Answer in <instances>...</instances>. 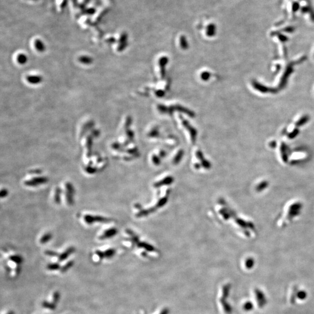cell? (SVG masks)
Listing matches in <instances>:
<instances>
[{"label":"cell","instance_id":"obj_5","mask_svg":"<svg viewBox=\"0 0 314 314\" xmlns=\"http://www.w3.org/2000/svg\"><path fill=\"white\" fill-rule=\"evenodd\" d=\"M216 28L215 24L211 23L209 24L207 28V34L209 37H212L215 36L216 33Z\"/></svg>","mask_w":314,"mask_h":314},{"label":"cell","instance_id":"obj_1","mask_svg":"<svg viewBox=\"0 0 314 314\" xmlns=\"http://www.w3.org/2000/svg\"><path fill=\"white\" fill-rule=\"evenodd\" d=\"M303 204L298 200L289 201L284 206L282 214L279 218L278 225L280 227H284L298 219L302 213Z\"/></svg>","mask_w":314,"mask_h":314},{"label":"cell","instance_id":"obj_2","mask_svg":"<svg viewBox=\"0 0 314 314\" xmlns=\"http://www.w3.org/2000/svg\"><path fill=\"white\" fill-rule=\"evenodd\" d=\"M269 187V183L266 179L258 180L254 185V190L257 193L261 194L265 191Z\"/></svg>","mask_w":314,"mask_h":314},{"label":"cell","instance_id":"obj_16","mask_svg":"<svg viewBox=\"0 0 314 314\" xmlns=\"http://www.w3.org/2000/svg\"><path fill=\"white\" fill-rule=\"evenodd\" d=\"M96 254H97V255H98V257L100 258V259L102 260L103 259V258L105 257V254H104V253L100 251V250H98V251H96Z\"/></svg>","mask_w":314,"mask_h":314},{"label":"cell","instance_id":"obj_10","mask_svg":"<svg viewBox=\"0 0 314 314\" xmlns=\"http://www.w3.org/2000/svg\"><path fill=\"white\" fill-rule=\"evenodd\" d=\"M60 297H61L60 293H59L58 291H55V292L54 293V294H53V297H52L53 302L55 303V304H57L58 302L59 301Z\"/></svg>","mask_w":314,"mask_h":314},{"label":"cell","instance_id":"obj_11","mask_svg":"<svg viewBox=\"0 0 314 314\" xmlns=\"http://www.w3.org/2000/svg\"><path fill=\"white\" fill-rule=\"evenodd\" d=\"M115 251L114 249H109L108 250H106L104 252L105 257L107 258H111L115 255Z\"/></svg>","mask_w":314,"mask_h":314},{"label":"cell","instance_id":"obj_12","mask_svg":"<svg viewBox=\"0 0 314 314\" xmlns=\"http://www.w3.org/2000/svg\"><path fill=\"white\" fill-rule=\"evenodd\" d=\"M116 233V231L115 230H113V229H111V230H109L107 231H106L104 234V235H103V236L104 238H109V237H111L112 235L115 234Z\"/></svg>","mask_w":314,"mask_h":314},{"label":"cell","instance_id":"obj_7","mask_svg":"<svg viewBox=\"0 0 314 314\" xmlns=\"http://www.w3.org/2000/svg\"><path fill=\"white\" fill-rule=\"evenodd\" d=\"M73 265H74V262L73 261H70L67 262L65 265H64L62 267H61V272L62 273H65L69 269H70L73 266Z\"/></svg>","mask_w":314,"mask_h":314},{"label":"cell","instance_id":"obj_18","mask_svg":"<svg viewBox=\"0 0 314 314\" xmlns=\"http://www.w3.org/2000/svg\"><path fill=\"white\" fill-rule=\"evenodd\" d=\"M298 295H298V297L299 298H301V299H302H302L304 298L305 297V296H306V295H305V293L304 292H303V291H302V292H300V293H299Z\"/></svg>","mask_w":314,"mask_h":314},{"label":"cell","instance_id":"obj_3","mask_svg":"<svg viewBox=\"0 0 314 314\" xmlns=\"http://www.w3.org/2000/svg\"><path fill=\"white\" fill-rule=\"evenodd\" d=\"M74 251V249L73 247H70L67 249L65 252H63L62 254L59 255L58 257V261L59 262H62L66 259L67 258V257L71 255L73 252Z\"/></svg>","mask_w":314,"mask_h":314},{"label":"cell","instance_id":"obj_20","mask_svg":"<svg viewBox=\"0 0 314 314\" xmlns=\"http://www.w3.org/2000/svg\"><path fill=\"white\" fill-rule=\"evenodd\" d=\"M20 271H21V267H20L19 266H17V269H16V273H17V274L19 273Z\"/></svg>","mask_w":314,"mask_h":314},{"label":"cell","instance_id":"obj_13","mask_svg":"<svg viewBox=\"0 0 314 314\" xmlns=\"http://www.w3.org/2000/svg\"><path fill=\"white\" fill-rule=\"evenodd\" d=\"M180 42L181 45H182L183 47H186V46L187 45V39H186V38L185 37V36H182L180 37Z\"/></svg>","mask_w":314,"mask_h":314},{"label":"cell","instance_id":"obj_14","mask_svg":"<svg viewBox=\"0 0 314 314\" xmlns=\"http://www.w3.org/2000/svg\"><path fill=\"white\" fill-rule=\"evenodd\" d=\"M50 238H51V235L50 234H45L44 236L41 240V243H45L47 242Z\"/></svg>","mask_w":314,"mask_h":314},{"label":"cell","instance_id":"obj_6","mask_svg":"<svg viewBox=\"0 0 314 314\" xmlns=\"http://www.w3.org/2000/svg\"><path fill=\"white\" fill-rule=\"evenodd\" d=\"M56 304H55L53 302H48V301H44L42 302L43 307H44V308L49 309L50 310H55L56 309Z\"/></svg>","mask_w":314,"mask_h":314},{"label":"cell","instance_id":"obj_17","mask_svg":"<svg viewBox=\"0 0 314 314\" xmlns=\"http://www.w3.org/2000/svg\"><path fill=\"white\" fill-rule=\"evenodd\" d=\"M26 58L24 55H21L18 57V60L19 62H24L26 61Z\"/></svg>","mask_w":314,"mask_h":314},{"label":"cell","instance_id":"obj_19","mask_svg":"<svg viewBox=\"0 0 314 314\" xmlns=\"http://www.w3.org/2000/svg\"><path fill=\"white\" fill-rule=\"evenodd\" d=\"M7 191L6 190H3V191H1V197H3L4 195L6 196H7Z\"/></svg>","mask_w":314,"mask_h":314},{"label":"cell","instance_id":"obj_9","mask_svg":"<svg viewBox=\"0 0 314 314\" xmlns=\"http://www.w3.org/2000/svg\"><path fill=\"white\" fill-rule=\"evenodd\" d=\"M10 259L12 262H15V264H18V265L21 264L22 262V261H23L22 258L21 256H19V255H12V256L10 257Z\"/></svg>","mask_w":314,"mask_h":314},{"label":"cell","instance_id":"obj_8","mask_svg":"<svg viewBox=\"0 0 314 314\" xmlns=\"http://www.w3.org/2000/svg\"><path fill=\"white\" fill-rule=\"evenodd\" d=\"M47 268L50 271H57L61 269V267L58 263H53L48 264V265L47 266Z\"/></svg>","mask_w":314,"mask_h":314},{"label":"cell","instance_id":"obj_15","mask_svg":"<svg viewBox=\"0 0 314 314\" xmlns=\"http://www.w3.org/2000/svg\"><path fill=\"white\" fill-rule=\"evenodd\" d=\"M45 254L47 255H48V256H50V257H58V256H59V255H58V254L57 253H55V252L52 251H46L45 252Z\"/></svg>","mask_w":314,"mask_h":314},{"label":"cell","instance_id":"obj_4","mask_svg":"<svg viewBox=\"0 0 314 314\" xmlns=\"http://www.w3.org/2000/svg\"><path fill=\"white\" fill-rule=\"evenodd\" d=\"M47 182V179L44 178H34L33 180L27 182L25 183L29 186H35L40 183H45Z\"/></svg>","mask_w":314,"mask_h":314},{"label":"cell","instance_id":"obj_21","mask_svg":"<svg viewBox=\"0 0 314 314\" xmlns=\"http://www.w3.org/2000/svg\"><path fill=\"white\" fill-rule=\"evenodd\" d=\"M7 314H15V312H14V311H11L8 312Z\"/></svg>","mask_w":314,"mask_h":314}]
</instances>
